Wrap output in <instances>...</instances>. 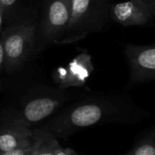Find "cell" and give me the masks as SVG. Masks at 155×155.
Masks as SVG:
<instances>
[{
  "label": "cell",
  "instance_id": "cell-12",
  "mask_svg": "<svg viewBox=\"0 0 155 155\" xmlns=\"http://www.w3.org/2000/svg\"><path fill=\"white\" fill-rule=\"evenodd\" d=\"M35 140L34 143H32L29 146L19 148V149H15V150L10 151V152L2 153V154L0 155H32L34 150H35Z\"/></svg>",
  "mask_w": 155,
  "mask_h": 155
},
{
  "label": "cell",
  "instance_id": "cell-5",
  "mask_svg": "<svg viewBox=\"0 0 155 155\" xmlns=\"http://www.w3.org/2000/svg\"><path fill=\"white\" fill-rule=\"evenodd\" d=\"M64 99L65 96L59 93H48L47 94L32 98L23 105L9 122L29 127L49 117L57 110Z\"/></svg>",
  "mask_w": 155,
  "mask_h": 155
},
{
  "label": "cell",
  "instance_id": "cell-1",
  "mask_svg": "<svg viewBox=\"0 0 155 155\" xmlns=\"http://www.w3.org/2000/svg\"><path fill=\"white\" fill-rule=\"evenodd\" d=\"M130 108L127 104L114 98H97L74 104L58 115L49 125V132L68 136L81 129L108 122L126 121Z\"/></svg>",
  "mask_w": 155,
  "mask_h": 155
},
{
  "label": "cell",
  "instance_id": "cell-3",
  "mask_svg": "<svg viewBox=\"0 0 155 155\" xmlns=\"http://www.w3.org/2000/svg\"><path fill=\"white\" fill-rule=\"evenodd\" d=\"M36 30L34 20H24L7 26L1 32L6 72L17 70L26 61L35 45Z\"/></svg>",
  "mask_w": 155,
  "mask_h": 155
},
{
  "label": "cell",
  "instance_id": "cell-2",
  "mask_svg": "<svg viewBox=\"0 0 155 155\" xmlns=\"http://www.w3.org/2000/svg\"><path fill=\"white\" fill-rule=\"evenodd\" d=\"M109 17L107 0H72L68 26L59 45L73 44L98 32Z\"/></svg>",
  "mask_w": 155,
  "mask_h": 155
},
{
  "label": "cell",
  "instance_id": "cell-4",
  "mask_svg": "<svg viewBox=\"0 0 155 155\" xmlns=\"http://www.w3.org/2000/svg\"><path fill=\"white\" fill-rule=\"evenodd\" d=\"M72 0H45L40 35L44 45L57 44L64 35L71 15Z\"/></svg>",
  "mask_w": 155,
  "mask_h": 155
},
{
  "label": "cell",
  "instance_id": "cell-6",
  "mask_svg": "<svg viewBox=\"0 0 155 155\" xmlns=\"http://www.w3.org/2000/svg\"><path fill=\"white\" fill-rule=\"evenodd\" d=\"M125 55L130 67L133 84L147 83L155 77V47L129 44L125 46Z\"/></svg>",
  "mask_w": 155,
  "mask_h": 155
},
{
  "label": "cell",
  "instance_id": "cell-9",
  "mask_svg": "<svg viewBox=\"0 0 155 155\" xmlns=\"http://www.w3.org/2000/svg\"><path fill=\"white\" fill-rule=\"evenodd\" d=\"M35 131L21 124L8 122L0 128V154L34 143Z\"/></svg>",
  "mask_w": 155,
  "mask_h": 155
},
{
  "label": "cell",
  "instance_id": "cell-16",
  "mask_svg": "<svg viewBox=\"0 0 155 155\" xmlns=\"http://www.w3.org/2000/svg\"><path fill=\"white\" fill-rule=\"evenodd\" d=\"M144 2H153V1H155V0H143Z\"/></svg>",
  "mask_w": 155,
  "mask_h": 155
},
{
  "label": "cell",
  "instance_id": "cell-7",
  "mask_svg": "<svg viewBox=\"0 0 155 155\" xmlns=\"http://www.w3.org/2000/svg\"><path fill=\"white\" fill-rule=\"evenodd\" d=\"M155 12V1L129 0L109 6V16L124 26L143 25L150 21Z\"/></svg>",
  "mask_w": 155,
  "mask_h": 155
},
{
  "label": "cell",
  "instance_id": "cell-15",
  "mask_svg": "<svg viewBox=\"0 0 155 155\" xmlns=\"http://www.w3.org/2000/svg\"><path fill=\"white\" fill-rule=\"evenodd\" d=\"M4 19H5V14H4V11H3L2 7L0 6V28H1V26L3 25Z\"/></svg>",
  "mask_w": 155,
  "mask_h": 155
},
{
  "label": "cell",
  "instance_id": "cell-11",
  "mask_svg": "<svg viewBox=\"0 0 155 155\" xmlns=\"http://www.w3.org/2000/svg\"><path fill=\"white\" fill-rule=\"evenodd\" d=\"M126 155H155L154 134L144 137Z\"/></svg>",
  "mask_w": 155,
  "mask_h": 155
},
{
  "label": "cell",
  "instance_id": "cell-8",
  "mask_svg": "<svg viewBox=\"0 0 155 155\" xmlns=\"http://www.w3.org/2000/svg\"><path fill=\"white\" fill-rule=\"evenodd\" d=\"M94 70L92 56L87 53H82L66 66L57 68L54 72V79L62 90L82 87L87 83Z\"/></svg>",
  "mask_w": 155,
  "mask_h": 155
},
{
  "label": "cell",
  "instance_id": "cell-10",
  "mask_svg": "<svg viewBox=\"0 0 155 155\" xmlns=\"http://www.w3.org/2000/svg\"><path fill=\"white\" fill-rule=\"evenodd\" d=\"M35 147L32 155H79L70 148L61 146L48 130H35Z\"/></svg>",
  "mask_w": 155,
  "mask_h": 155
},
{
  "label": "cell",
  "instance_id": "cell-13",
  "mask_svg": "<svg viewBox=\"0 0 155 155\" xmlns=\"http://www.w3.org/2000/svg\"><path fill=\"white\" fill-rule=\"evenodd\" d=\"M17 0H0V6L2 7L5 16L10 13V11L15 5Z\"/></svg>",
  "mask_w": 155,
  "mask_h": 155
},
{
  "label": "cell",
  "instance_id": "cell-14",
  "mask_svg": "<svg viewBox=\"0 0 155 155\" xmlns=\"http://www.w3.org/2000/svg\"><path fill=\"white\" fill-rule=\"evenodd\" d=\"M5 52H4L3 43H2V39H1V32H0V73L5 70Z\"/></svg>",
  "mask_w": 155,
  "mask_h": 155
}]
</instances>
